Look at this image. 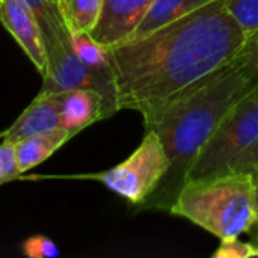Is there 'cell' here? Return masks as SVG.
<instances>
[{"mask_svg": "<svg viewBox=\"0 0 258 258\" xmlns=\"http://www.w3.org/2000/svg\"><path fill=\"white\" fill-rule=\"evenodd\" d=\"M246 38L224 0L142 36L107 48L118 109L156 115L172 98L233 62Z\"/></svg>", "mask_w": 258, "mask_h": 258, "instance_id": "6da1fadb", "label": "cell"}, {"mask_svg": "<svg viewBox=\"0 0 258 258\" xmlns=\"http://www.w3.org/2000/svg\"><path fill=\"white\" fill-rule=\"evenodd\" d=\"M257 89V79L245 65L243 48L233 62L181 92L144 121L145 130L159 135L171 163L144 207L169 210L198 151L230 110Z\"/></svg>", "mask_w": 258, "mask_h": 258, "instance_id": "7a4b0ae2", "label": "cell"}, {"mask_svg": "<svg viewBox=\"0 0 258 258\" xmlns=\"http://www.w3.org/2000/svg\"><path fill=\"white\" fill-rule=\"evenodd\" d=\"M168 212L189 219L219 239L239 237L249 231L258 213L252 175L230 171L186 181Z\"/></svg>", "mask_w": 258, "mask_h": 258, "instance_id": "3957f363", "label": "cell"}, {"mask_svg": "<svg viewBox=\"0 0 258 258\" xmlns=\"http://www.w3.org/2000/svg\"><path fill=\"white\" fill-rule=\"evenodd\" d=\"M258 138V89L221 121L189 166L184 183L230 172L233 160Z\"/></svg>", "mask_w": 258, "mask_h": 258, "instance_id": "277c9868", "label": "cell"}, {"mask_svg": "<svg viewBox=\"0 0 258 258\" xmlns=\"http://www.w3.org/2000/svg\"><path fill=\"white\" fill-rule=\"evenodd\" d=\"M169 157L154 130H147L141 145L119 165L97 174L67 175L62 178L95 180L125 201L142 206L157 189L169 169Z\"/></svg>", "mask_w": 258, "mask_h": 258, "instance_id": "5b68a950", "label": "cell"}, {"mask_svg": "<svg viewBox=\"0 0 258 258\" xmlns=\"http://www.w3.org/2000/svg\"><path fill=\"white\" fill-rule=\"evenodd\" d=\"M0 23L12 35L24 54L44 77L47 71V53L39 24L24 0H2Z\"/></svg>", "mask_w": 258, "mask_h": 258, "instance_id": "8992f818", "label": "cell"}, {"mask_svg": "<svg viewBox=\"0 0 258 258\" xmlns=\"http://www.w3.org/2000/svg\"><path fill=\"white\" fill-rule=\"evenodd\" d=\"M153 0H103V8L97 24L89 35L103 47L110 48L125 42Z\"/></svg>", "mask_w": 258, "mask_h": 258, "instance_id": "52a82bcc", "label": "cell"}, {"mask_svg": "<svg viewBox=\"0 0 258 258\" xmlns=\"http://www.w3.org/2000/svg\"><path fill=\"white\" fill-rule=\"evenodd\" d=\"M60 92L41 91L23 110L15 122L5 132V142H18L24 138L41 135L60 127Z\"/></svg>", "mask_w": 258, "mask_h": 258, "instance_id": "ba28073f", "label": "cell"}, {"mask_svg": "<svg viewBox=\"0 0 258 258\" xmlns=\"http://www.w3.org/2000/svg\"><path fill=\"white\" fill-rule=\"evenodd\" d=\"M60 127L76 135L95 121L109 118L104 98L94 89H70L60 92Z\"/></svg>", "mask_w": 258, "mask_h": 258, "instance_id": "9c48e42d", "label": "cell"}, {"mask_svg": "<svg viewBox=\"0 0 258 258\" xmlns=\"http://www.w3.org/2000/svg\"><path fill=\"white\" fill-rule=\"evenodd\" d=\"M74 136V132L57 127L54 130L24 138L15 142V157L21 175L45 162L54 151H57Z\"/></svg>", "mask_w": 258, "mask_h": 258, "instance_id": "30bf717a", "label": "cell"}, {"mask_svg": "<svg viewBox=\"0 0 258 258\" xmlns=\"http://www.w3.org/2000/svg\"><path fill=\"white\" fill-rule=\"evenodd\" d=\"M32 9L45 45L47 59L63 50H70V32L67 30L57 5L53 0H24Z\"/></svg>", "mask_w": 258, "mask_h": 258, "instance_id": "8fae6325", "label": "cell"}, {"mask_svg": "<svg viewBox=\"0 0 258 258\" xmlns=\"http://www.w3.org/2000/svg\"><path fill=\"white\" fill-rule=\"evenodd\" d=\"M210 2L213 0H153L139 26L127 41L142 38Z\"/></svg>", "mask_w": 258, "mask_h": 258, "instance_id": "7c38bea8", "label": "cell"}, {"mask_svg": "<svg viewBox=\"0 0 258 258\" xmlns=\"http://www.w3.org/2000/svg\"><path fill=\"white\" fill-rule=\"evenodd\" d=\"M67 30L71 33H89L98 21L103 0H56Z\"/></svg>", "mask_w": 258, "mask_h": 258, "instance_id": "4fadbf2b", "label": "cell"}, {"mask_svg": "<svg viewBox=\"0 0 258 258\" xmlns=\"http://www.w3.org/2000/svg\"><path fill=\"white\" fill-rule=\"evenodd\" d=\"M70 44L73 53L89 68L94 70H110L107 48L98 44L89 33H71Z\"/></svg>", "mask_w": 258, "mask_h": 258, "instance_id": "5bb4252c", "label": "cell"}, {"mask_svg": "<svg viewBox=\"0 0 258 258\" xmlns=\"http://www.w3.org/2000/svg\"><path fill=\"white\" fill-rule=\"evenodd\" d=\"M224 3L242 29L246 42L258 38V0H224Z\"/></svg>", "mask_w": 258, "mask_h": 258, "instance_id": "9a60e30c", "label": "cell"}, {"mask_svg": "<svg viewBox=\"0 0 258 258\" xmlns=\"http://www.w3.org/2000/svg\"><path fill=\"white\" fill-rule=\"evenodd\" d=\"M21 252L29 258H56L59 257L60 249L48 237L36 234L23 242Z\"/></svg>", "mask_w": 258, "mask_h": 258, "instance_id": "2e32d148", "label": "cell"}, {"mask_svg": "<svg viewBox=\"0 0 258 258\" xmlns=\"http://www.w3.org/2000/svg\"><path fill=\"white\" fill-rule=\"evenodd\" d=\"M213 258H251L258 257V249L248 242L239 240V237L221 239L219 248L213 252Z\"/></svg>", "mask_w": 258, "mask_h": 258, "instance_id": "e0dca14e", "label": "cell"}, {"mask_svg": "<svg viewBox=\"0 0 258 258\" xmlns=\"http://www.w3.org/2000/svg\"><path fill=\"white\" fill-rule=\"evenodd\" d=\"M20 177L21 172L17 165L15 144L3 141L0 144V186L12 180H17Z\"/></svg>", "mask_w": 258, "mask_h": 258, "instance_id": "ac0fdd59", "label": "cell"}, {"mask_svg": "<svg viewBox=\"0 0 258 258\" xmlns=\"http://www.w3.org/2000/svg\"><path fill=\"white\" fill-rule=\"evenodd\" d=\"M255 168H258V138L242 153L239 154L231 166L230 171H237V172H251Z\"/></svg>", "mask_w": 258, "mask_h": 258, "instance_id": "d6986e66", "label": "cell"}, {"mask_svg": "<svg viewBox=\"0 0 258 258\" xmlns=\"http://www.w3.org/2000/svg\"><path fill=\"white\" fill-rule=\"evenodd\" d=\"M245 65L258 82V38L245 45Z\"/></svg>", "mask_w": 258, "mask_h": 258, "instance_id": "ffe728a7", "label": "cell"}, {"mask_svg": "<svg viewBox=\"0 0 258 258\" xmlns=\"http://www.w3.org/2000/svg\"><path fill=\"white\" fill-rule=\"evenodd\" d=\"M248 233H251V239H252V245L255 246L258 249V213H257V218H255V221H254V224H252V227L249 228V231Z\"/></svg>", "mask_w": 258, "mask_h": 258, "instance_id": "44dd1931", "label": "cell"}, {"mask_svg": "<svg viewBox=\"0 0 258 258\" xmlns=\"http://www.w3.org/2000/svg\"><path fill=\"white\" fill-rule=\"evenodd\" d=\"M254 184H255V201H257V210H258V168H255L254 171H251Z\"/></svg>", "mask_w": 258, "mask_h": 258, "instance_id": "7402d4cb", "label": "cell"}, {"mask_svg": "<svg viewBox=\"0 0 258 258\" xmlns=\"http://www.w3.org/2000/svg\"><path fill=\"white\" fill-rule=\"evenodd\" d=\"M53 2H54V3H56V0H53Z\"/></svg>", "mask_w": 258, "mask_h": 258, "instance_id": "603a6c76", "label": "cell"}, {"mask_svg": "<svg viewBox=\"0 0 258 258\" xmlns=\"http://www.w3.org/2000/svg\"><path fill=\"white\" fill-rule=\"evenodd\" d=\"M0 138H2V133H0Z\"/></svg>", "mask_w": 258, "mask_h": 258, "instance_id": "cb8c5ba5", "label": "cell"}, {"mask_svg": "<svg viewBox=\"0 0 258 258\" xmlns=\"http://www.w3.org/2000/svg\"><path fill=\"white\" fill-rule=\"evenodd\" d=\"M0 2H2V0H0Z\"/></svg>", "mask_w": 258, "mask_h": 258, "instance_id": "d4e9b609", "label": "cell"}]
</instances>
